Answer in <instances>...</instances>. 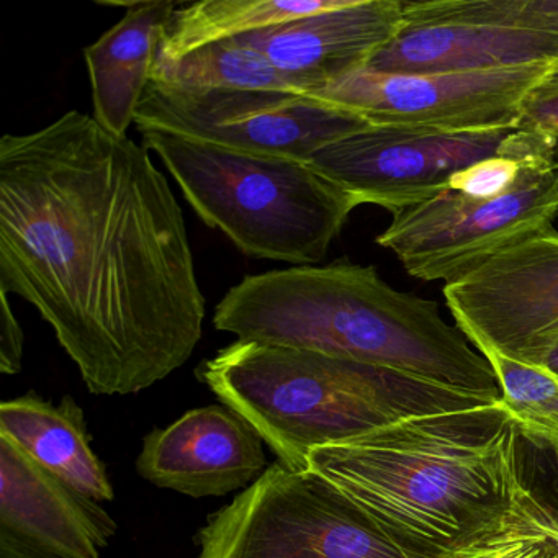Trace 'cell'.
<instances>
[{
  "label": "cell",
  "instance_id": "obj_23",
  "mask_svg": "<svg viewBox=\"0 0 558 558\" xmlns=\"http://www.w3.org/2000/svg\"><path fill=\"white\" fill-rule=\"evenodd\" d=\"M518 473L524 492L558 525V449H544L518 434Z\"/></svg>",
  "mask_w": 558,
  "mask_h": 558
},
{
  "label": "cell",
  "instance_id": "obj_3",
  "mask_svg": "<svg viewBox=\"0 0 558 558\" xmlns=\"http://www.w3.org/2000/svg\"><path fill=\"white\" fill-rule=\"evenodd\" d=\"M214 326L238 341L318 351L501 401L488 359L437 302L393 289L374 266L336 260L246 276L218 303Z\"/></svg>",
  "mask_w": 558,
  "mask_h": 558
},
{
  "label": "cell",
  "instance_id": "obj_4",
  "mask_svg": "<svg viewBox=\"0 0 558 558\" xmlns=\"http://www.w3.org/2000/svg\"><path fill=\"white\" fill-rule=\"evenodd\" d=\"M197 377L296 472L308 470L319 447L421 414L499 403L393 368L259 341L221 349Z\"/></svg>",
  "mask_w": 558,
  "mask_h": 558
},
{
  "label": "cell",
  "instance_id": "obj_11",
  "mask_svg": "<svg viewBox=\"0 0 558 558\" xmlns=\"http://www.w3.org/2000/svg\"><path fill=\"white\" fill-rule=\"evenodd\" d=\"M460 331L476 351L542 367L558 348V233L505 251L444 286Z\"/></svg>",
  "mask_w": 558,
  "mask_h": 558
},
{
  "label": "cell",
  "instance_id": "obj_9",
  "mask_svg": "<svg viewBox=\"0 0 558 558\" xmlns=\"http://www.w3.org/2000/svg\"><path fill=\"white\" fill-rule=\"evenodd\" d=\"M554 64L450 74H391L361 68L313 97L361 113L371 125L446 133L518 129L525 100Z\"/></svg>",
  "mask_w": 558,
  "mask_h": 558
},
{
  "label": "cell",
  "instance_id": "obj_21",
  "mask_svg": "<svg viewBox=\"0 0 558 558\" xmlns=\"http://www.w3.org/2000/svg\"><path fill=\"white\" fill-rule=\"evenodd\" d=\"M498 378L501 404L518 426L521 439L558 449V375L538 365L524 364L485 349Z\"/></svg>",
  "mask_w": 558,
  "mask_h": 558
},
{
  "label": "cell",
  "instance_id": "obj_15",
  "mask_svg": "<svg viewBox=\"0 0 558 558\" xmlns=\"http://www.w3.org/2000/svg\"><path fill=\"white\" fill-rule=\"evenodd\" d=\"M557 61L558 35L547 32L404 21L365 68L391 74H450Z\"/></svg>",
  "mask_w": 558,
  "mask_h": 558
},
{
  "label": "cell",
  "instance_id": "obj_26",
  "mask_svg": "<svg viewBox=\"0 0 558 558\" xmlns=\"http://www.w3.org/2000/svg\"><path fill=\"white\" fill-rule=\"evenodd\" d=\"M542 367L548 368V371L554 372V374L558 375V348L548 355L547 361L544 362Z\"/></svg>",
  "mask_w": 558,
  "mask_h": 558
},
{
  "label": "cell",
  "instance_id": "obj_13",
  "mask_svg": "<svg viewBox=\"0 0 558 558\" xmlns=\"http://www.w3.org/2000/svg\"><path fill=\"white\" fill-rule=\"evenodd\" d=\"M404 22L403 0H345L341 8L238 38L292 84L316 96L361 70L393 40Z\"/></svg>",
  "mask_w": 558,
  "mask_h": 558
},
{
  "label": "cell",
  "instance_id": "obj_20",
  "mask_svg": "<svg viewBox=\"0 0 558 558\" xmlns=\"http://www.w3.org/2000/svg\"><path fill=\"white\" fill-rule=\"evenodd\" d=\"M436 558H558L551 519L524 493Z\"/></svg>",
  "mask_w": 558,
  "mask_h": 558
},
{
  "label": "cell",
  "instance_id": "obj_16",
  "mask_svg": "<svg viewBox=\"0 0 558 558\" xmlns=\"http://www.w3.org/2000/svg\"><path fill=\"white\" fill-rule=\"evenodd\" d=\"M99 4L120 5L126 12L96 44L84 48L93 87V117L107 132L123 138L135 123L140 104L153 81L156 50L179 5L171 0Z\"/></svg>",
  "mask_w": 558,
  "mask_h": 558
},
{
  "label": "cell",
  "instance_id": "obj_1",
  "mask_svg": "<svg viewBox=\"0 0 558 558\" xmlns=\"http://www.w3.org/2000/svg\"><path fill=\"white\" fill-rule=\"evenodd\" d=\"M0 292L31 303L109 397L174 374L207 315L168 178L77 110L0 140Z\"/></svg>",
  "mask_w": 558,
  "mask_h": 558
},
{
  "label": "cell",
  "instance_id": "obj_2",
  "mask_svg": "<svg viewBox=\"0 0 558 558\" xmlns=\"http://www.w3.org/2000/svg\"><path fill=\"white\" fill-rule=\"evenodd\" d=\"M501 401L421 414L308 456L410 558H436L524 495Z\"/></svg>",
  "mask_w": 558,
  "mask_h": 558
},
{
  "label": "cell",
  "instance_id": "obj_7",
  "mask_svg": "<svg viewBox=\"0 0 558 558\" xmlns=\"http://www.w3.org/2000/svg\"><path fill=\"white\" fill-rule=\"evenodd\" d=\"M198 558H410L341 489L274 463L198 532Z\"/></svg>",
  "mask_w": 558,
  "mask_h": 558
},
{
  "label": "cell",
  "instance_id": "obj_8",
  "mask_svg": "<svg viewBox=\"0 0 558 558\" xmlns=\"http://www.w3.org/2000/svg\"><path fill=\"white\" fill-rule=\"evenodd\" d=\"M135 125L138 132L174 133L234 151L310 162L319 149L371 122L308 94L181 89L151 81Z\"/></svg>",
  "mask_w": 558,
  "mask_h": 558
},
{
  "label": "cell",
  "instance_id": "obj_10",
  "mask_svg": "<svg viewBox=\"0 0 558 558\" xmlns=\"http://www.w3.org/2000/svg\"><path fill=\"white\" fill-rule=\"evenodd\" d=\"M515 129L446 133L371 125L325 146L310 165L357 205L391 215L442 194L453 175L493 158Z\"/></svg>",
  "mask_w": 558,
  "mask_h": 558
},
{
  "label": "cell",
  "instance_id": "obj_5",
  "mask_svg": "<svg viewBox=\"0 0 558 558\" xmlns=\"http://www.w3.org/2000/svg\"><path fill=\"white\" fill-rule=\"evenodd\" d=\"M192 210L254 259L318 266L357 202L310 162L145 130Z\"/></svg>",
  "mask_w": 558,
  "mask_h": 558
},
{
  "label": "cell",
  "instance_id": "obj_19",
  "mask_svg": "<svg viewBox=\"0 0 558 558\" xmlns=\"http://www.w3.org/2000/svg\"><path fill=\"white\" fill-rule=\"evenodd\" d=\"M151 80L181 89L299 93L264 54L238 38L205 45L178 60H155Z\"/></svg>",
  "mask_w": 558,
  "mask_h": 558
},
{
  "label": "cell",
  "instance_id": "obj_24",
  "mask_svg": "<svg viewBox=\"0 0 558 558\" xmlns=\"http://www.w3.org/2000/svg\"><path fill=\"white\" fill-rule=\"evenodd\" d=\"M519 126L547 136L558 171V61L525 100Z\"/></svg>",
  "mask_w": 558,
  "mask_h": 558
},
{
  "label": "cell",
  "instance_id": "obj_17",
  "mask_svg": "<svg viewBox=\"0 0 558 558\" xmlns=\"http://www.w3.org/2000/svg\"><path fill=\"white\" fill-rule=\"evenodd\" d=\"M0 436L94 501H112L106 466L90 447L83 410L71 397L58 407L35 393L0 404Z\"/></svg>",
  "mask_w": 558,
  "mask_h": 558
},
{
  "label": "cell",
  "instance_id": "obj_22",
  "mask_svg": "<svg viewBox=\"0 0 558 558\" xmlns=\"http://www.w3.org/2000/svg\"><path fill=\"white\" fill-rule=\"evenodd\" d=\"M404 21L456 22L558 35V0H424L404 2Z\"/></svg>",
  "mask_w": 558,
  "mask_h": 558
},
{
  "label": "cell",
  "instance_id": "obj_12",
  "mask_svg": "<svg viewBox=\"0 0 558 558\" xmlns=\"http://www.w3.org/2000/svg\"><path fill=\"white\" fill-rule=\"evenodd\" d=\"M109 512L0 436V558H100Z\"/></svg>",
  "mask_w": 558,
  "mask_h": 558
},
{
  "label": "cell",
  "instance_id": "obj_25",
  "mask_svg": "<svg viewBox=\"0 0 558 558\" xmlns=\"http://www.w3.org/2000/svg\"><path fill=\"white\" fill-rule=\"evenodd\" d=\"M2 316H0V372L15 375L22 371L25 336L21 323L15 318L9 293L0 292Z\"/></svg>",
  "mask_w": 558,
  "mask_h": 558
},
{
  "label": "cell",
  "instance_id": "obj_6",
  "mask_svg": "<svg viewBox=\"0 0 558 558\" xmlns=\"http://www.w3.org/2000/svg\"><path fill=\"white\" fill-rule=\"evenodd\" d=\"M531 132L521 171L508 191L473 198L447 189L393 214L377 244L391 251L411 277L453 283L498 254L555 230L558 171L547 136Z\"/></svg>",
  "mask_w": 558,
  "mask_h": 558
},
{
  "label": "cell",
  "instance_id": "obj_14",
  "mask_svg": "<svg viewBox=\"0 0 558 558\" xmlns=\"http://www.w3.org/2000/svg\"><path fill=\"white\" fill-rule=\"evenodd\" d=\"M263 437L228 407L187 411L143 440L136 469L146 482L192 498L223 496L263 475Z\"/></svg>",
  "mask_w": 558,
  "mask_h": 558
},
{
  "label": "cell",
  "instance_id": "obj_18",
  "mask_svg": "<svg viewBox=\"0 0 558 558\" xmlns=\"http://www.w3.org/2000/svg\"><path fill=\"white\" fill-rule=\"evenodd\" d=\"M345 0H204L178 9L169 21L156 61H172L205 45L341 8Z\"/></svg>",
  "mask_w": 558,
  "mask_h": 558
},
{
  "label": "cell",
  "instance_id": "obj_27",
  "mask_svg": "<svg viewBox=\"0 0 558 558\" xmlns=\"http://www.w3.org/2000/svg\"><path fill=\"white\" fill-rule=\"evenodd\" d=\"M551 531H554L555 537L558 538V525L554 521H551Z\"/></svg>",
  "mask_w": 558,
  "mask_h": 558
}]
</instances>
